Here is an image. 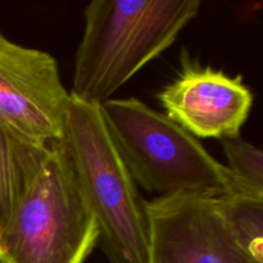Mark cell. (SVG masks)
<instances>
[{"label":"cell","instance_id":"obj_9","mask_svg":"<svg viewBox=\"0 0 263 263\" xmlns=\"http://www.w3.org/2000/svg\"><path fill=\"white\" fill-rule=\"evenodd\" d=\"M220 199L236 241L254 262L263 263V195L234 192Z\"/></svg>","mask_w":263,"mask_h":263},{"label":"cell","instance_id":"obj_2","mask_svg":"<svg viewBox=\"0 0 263 263\" xmlns=\"http://www.w3.org/2000/svg\"><path fill=\"white\" fill-rule=\"evenodd\" d=\"M99 108L121 159L138 187L145 192L157 197L234 192L263 195L236 181L199 139L143 100L112 98Z\"/></svg>","mask_w":263,"mask_h":263},{"label":"cell","instance_id":"obj_6","mask_svg":"<svg viewBox=\"0 0 263 263\" xmlns=\"http://www.w3.org/2000/svg\"><path fill=\"white\" fill-rule=\"evenodd\" d=\"M69 91L53 55L0 31V120L46 144L62 140Z\"/></svg>","mask_w":263,"mask_h":263},{"label":"cell","instance_id":"obj_7","mask_svg":"<svg viewBox=\"0 0 263 263\" xmlns=\"http://www.w3.org/2000/svg\"><path fill=\"white\" fill-rule=\"evenodd\" d=\"M181 62L176 79L158 92L164 115L197 139L240 136L254 100L241 76L202 66L187 53L182 54Z\"/></svg>","mask_w":263,"mask_h":263},{"label":"cell","instance_id":"obj_3","mask_svg":"<svg viewBox=\"0 0 263 263\" xmlns=\"http://www.w3.org/2000/svg\"><path fill=\"white\" fill-rule=\"evenodd\" d=\"M62 144L98 226L107 263H148L145 199L121 159L99 105L69 95Z\"/></svg>","mask_w":263,"mask_h":263},{"label":"cell","instance_id":"obj_8","mask_svg":"<svg viewBox=\"0 0 263 263\" xmlns=\"http://www.w3.org/2000/svg\"><path fill=\"white\" fill-rule=\"evenodd\" d=\"M50 145L23 135L0 120V236L40 175Z\"/></svg>","mask_w":263,"mask_h":263},{"label":"cell","instance_id":"obj_10","mask_svg":"<svg viewBox=\"0 0 263 263\" xmlns=\"http://www.w3.org/2000/svg\"><path fill=\"white\" fill-rule=\"evenodd\" d=\"M220 141L228 159L226 168L236 181L253 192L263 194V153L261 149L244 140L241 136Z\"/></svg>","mask_w":263,"mask_h":263},{"label":"cell","instance_id":"obj_1","mask_svg":"<svg viewBox=\"0 0 263 263\" xmlns=\"http://www.w3.org/2000/svg\"><path fill=\"white\" fill-rule=\"evenodd\" d=\"M200 0H92L74 55L69 95L102 105L176 41Z\"/></svg>","mask_w":263,"mask_h":263},{"label":"cell","instance_id":"obj_4","mask_svg":"<svg viewBox=\"0 0 263 263\" xmlns=\"http://www.w3.org/2000/svg\"><path fill=\"white\" fill-rule=\"evenodd\" d=\"M98 226L62 141L0 236V263H85Z\"/></svg>","mask_w":263,"mask_h":263},{"label":"cell","instance_id":"obj_5","mask_svg":"<svg viewBox=\"0 0 263 263\" xmlns=\"http://www.w3.org/2000/svg\"><path fill=\"white\" fill-rule=\"evenodd\" d=\"M148 263H257L223 215L220 195L179 193L145 200Z\"/></svg>","mask_w":263,"mask_h":263}]
</instances>
